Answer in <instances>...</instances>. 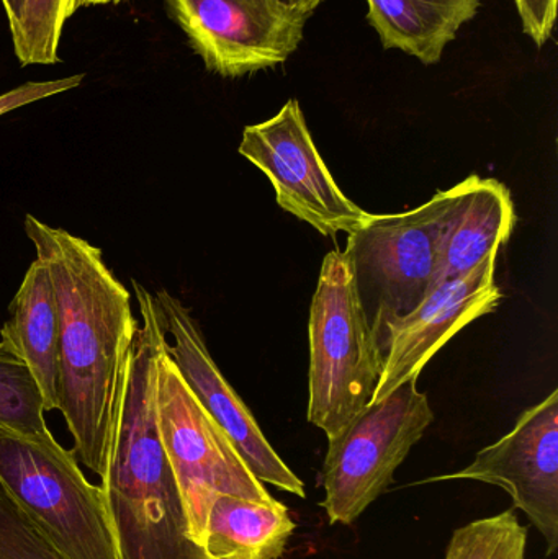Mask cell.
<instances>
[{
	"mask_svg": "<svg viewBox=\"0 0 558 559\" xmlns=\"http://www.w3.org/2000/svg\"><path fill=\"white\" fill-rule=\"evenodd\" d=\"M25 233L49 269L59 316V411L82 465L104 476L124 365L140 322L131 293L97 246L26 215Z\"/></svg>",
	"mask_w": 558,
	"mask_h": 559,
	"instance_id": "1",
	"label": "cell"
},
{
	"mask_svg": "<svg viewBox=\"0 0 558 559\" xmlns=\"http://www.w3.org/2000/svg\"><path fill=\"white\" fill-rule=\"evenodd\" d=\"M141 325L134 335L107 468L102 476L121 559H210L190 538L182 495L161 439L157 360L166 329L156 296L133 280Z\"/></svg>",
	"mask_w": 558,
	"mask_h": 559,
	"instance_id": "2",
	"label": "cell"
},
{
	"mask_svg": "<svg viewBox=\"0 0 558 559\" xmlns=\"http://www.w3.org/2000/svg\"><path fill=\"white\" fill-rule=\"evenodd\" d=\"M308 420L337 436L373 401L383 371L376 332L360 301L353 262L336 249L324 258L308 322Z\"/></svg>",
	"mask_w": 558,
	"mask_h": 559,
	"instance_id": "3",
	"label": "cell"
},
{
	"mask_svg": "<svg viewBox=\"0 0 558 559\" xmlns=\"http://www.w3.org/2000/svg\"><path fill=\"white\" fill-rule=\"evenodd\" d=\"M0 486L66 559H121L100 486L51 432L0 426Z\"/></svg>",
	"mask_w": 558,
	"mask_h": 559,
	"instance_id": "4",
	"label": "cell"
},
{
	"mask_svg": "<svg viewBox=\"0 0 558 559\" xmlns=\"http://www.w3.org/2000/svg\"><path fill=\"white\" fill-rule=\"evenodd\" d=\"M462 182L399 215H369L347 235L360 301L376 335L415 311L435 289L442 241L454 218Z\"/></svg>",
	"mask_w": 558,
	"mask_h": 559,
	"instance_id": "5",
	"label": "cell"
},
{
	"mask_svg": "<svg viewBox=\"0 0 558 559\" xmlns=\"http://www.w3.org/2000/svg\"><path fill=\"white\" fill-rule=\"evenodd\" d=\"M416 381L372 401L328 439L321 506L331 524H354L395 483L396 469L435 420L428 396Z\"/></svg>",
	"mask_w": 558,
	"mask_h": 559,
	"instance_id": "6",
	"label": "cell"
},
{
	"mask_svg": "<svg viewBox=\"0 0 558 559\" xmlns=\"http://www.w3.org/2000/svg\"><path fill=\"white\" fill-rule=\"evenodd\" d=\"M157 414L164 450L182 495L190 538L197 545L203 548L206 518L219 496L274 501L222 427L190 393L166 354V345L157 360Z\"/></svg>",
	"mask_w": 558,
	"mask_h": 559,
	"instance_id": "7",
	"label": "cell"
},
{
	"mask_svg": "<svg viewBox=\"0 0 558 559\" xmlns=\"http://www.w3.org/2000/svg\"><path fill=\"white\" fill-rule=\"evenodd\" d=\"M239 154L271 180L282 210L323 236L349 235L369 218L331 176L295 98L275 117L246 127Z\"/></svg>",
	"mask_w": 558,
	"mask_h": 559,
	"instance_id": "8",
	"label": "cell"
},
{
	"mask_svg": "<svg viewBox=\"0 0 558 559\" xmlns=\"http://www.w3.org/2000/svg\"><path fill=\"white\" fill-rule=\"evenodd\" d=\"M210 72L242 78L284 64L310 16L281 0H164Z\"/></svg>",
	"mask_w": 558,
	"mask_h": 559,
	"instance_id": "9",
	"label": "cell"
},
{
	"mask_svg": "<svg viewBox=\"0 0 558 559\" xmlns=\"http://www.w3.org/2000/svg\"><path fill=\"white\" fill-rule=\"evenodd\" d=\"M157 306L166 329V354L200 406L222 427L242 462L261 483L305 498L304 481L285 465L262 433L258 420L210 355L205 338L189 308L161 289Z\"/></svg>",
	"mask_w": 558,
	"mask_h": 559,
	"instance_id": "10",
	"label": "cell"
},
{
	"mask_svg": "<svg viewBox=\"0 0 558 559\" xmlns=\"http://www.w3.org/2000/svg\"><path fill=\"white\" fill-rule=\"evenodd\" d=\"M458 479L504 489L514 509L543 535L547 557H553L558 548V391L524 411L513 430L480 450L471 465L425 483Z\"/></svg>",
	"mask_w": 558,
	"mask_h": 559,
	"instance_id": "11",
	"label": "cell"
},
{
	"mask_svg": "<svg viewBox=\"0 0 558 559\" xmlns=\"http://www.w3.org/2000/svg\"><path fill=\"white\" fill-rule=\"evenodd\" d=\"M497 255L436 286L415 311L383 325L377 335L383 371L373 401L383 400L406 381L418 380L423 368L465 325L497 311L503 298L495 282Z\"/></svg>",
	"mask_w": 558,
	"mask_h": 559,
	"instance_id": "12",
	"label": "cell"
},
{
	"mask_svg": "<svg viewBox=\"0 0 558 559\" xmlns=\"http://www.w3.org/2000/svg\"><path fill=\"white\" fill-rule=\"evenodd\" d=\"M10 319L0 329V342L28 367L43 409L59 411V316L48 265L36 258L9 306Z\"/></svg>",
	"mask_w": 558,
	"mask_h": 559,
	"instance_id": "13",
	"label": "cell"
},
{
	"mask_svg": "<svg viewBox=\"0 0 558 559\" xmlns=\"http://www.w3.org/2000/svg\"><path fill=\"white\" fill-rule=\"evenodd\" d=\"M510 189L495 179L468 177L442 241L436 286L462 277L490 254H498L517 226Z\"/></svg>",
	"mask_w": 558,
	"mask_h": 559,
	"instance_id": "14",
	"label": "cell"
},
{
	"mask_svg": "<svg viewBox=\"0 0 558 559\" xmlns=\"http://www.w3.org/2000/svg\"><path fill=\"white\" fill-rule=\"evenodd\" d=\"M480 0H367L369 20L385 49L425 66L441 61L449 43L480 9Z\"/></svg>",
	"mask_w": 558,
	"mask_h": 559,
	"instance_id": "15",
	"label": "cell"
},
{
	"mask_svg": "<svg viewBox=\"0 0 558 559\" xmlns=\"http://www.w3.org/2000/svg\"><path fill=\"white\" fill-rule=\"evenodd\" d=\"M295 522L287 506L239 496H219L206 518L203 550L210 559H278Z\"/></svg>",
	"mask_w": 558,
	"mask_h": 559,
	"instance_id": "16",
	"label": "cell"
},
{
	"mask_svg": "<svg viewBox=\"0 0 558 559\" xmlns=\"http://www.w3.org/2000/svg\"><path fill=\"white\" fill-rule=\"evenodd\" d=\"M123 2L128 0H26L22 22L10 33L13 51L22 66L58 64L62 32L74 13Z\"/></svg>",
	"mask_w": 558,
	"mask_h": 559,
	"instance_id": "17",
	"label": "cell"
},
{
	"mask_svg": "<svg viewBox=\"0 0 558 559\" xmlns=\"http://www.w3.org/2000/svg\"><path fill=\"white\" fill-rule=\"evenodd\" d=\"M527 528L514 511L478 519L452 534L446 559H526Z\"/></svg>",
	"mask_w": 558,
	"mask_h": 559,
	"instance_id": "18",
	"label": "cell"
},
{
	"mask_svg": "<svg viewBox=\"0 0 558 559\" xmlns=\"http://www.w3.org/2000/svg\"><path fill=\"white\" fill-rule=\"evenodd\" d=\"M0 426L22 433H48L41 394L28 367L0 342Z\"/></svg>",
	"mask_w": 558,
	"mask_h": 559,
	"instance_id": "19",
	"label": "cell"
},
{
	"mask_svg": "<svg viewBox=\"0 0 558 559\" xmlns=\"http://www.w3.org/2000/svg\"><path fill=\"white\" fill-rule=\"evenodd\" d=\"M0 559H66L0 486Z\"/></svg>",
	"mask_w": 558,
	"mask_h": 559,
	"instance_id": "20",
	"label": "cell"
},
{
	"mask_svg": "<svg viewBox=\"0 0 558 559\" xmlns=\"http://www.w3.org/2000/svg\"><path fill=\"white\" fill-rule=\"evenodd\" d=\"M84 81V74L68 75V78L52 79V81H32L3 92L0 95V117L19 110L25 105L35 104V102L45 100L52 95L64 94V92L74 91Z\"/></svg>",
	"mask_w": 558,
	"mask_h": 559,
	"instance_id": "21",
	"label": "cell"
},
{
	"mask_svg": "<svg viewBox=\"0 0 558 559\" xmlns=\"http://www.w3.org/2000/svg\"><path fill=\"white\" fill-rule=\"evenodd\" d=\"M526 33L543 48L556 28L557 0H513Z\"/></svg>",
	"mask_w": 558,
	"mask_h": 559,
	"instance_id": "22",
	"label": "cell"
},
{
	"mask_svg": "<svg viewBox=\"0 0 558 559\" xmlns=\"http://www.w3.org/2000/svg\"><path fill=\"white\" fill-rule=\"evenodd\" d=\"M0 2H2L7 22H9L10 33H13L19 28L20 22H22L26 0H0Z\"/></svg>",
	"mask_w": 558,
	"mask_h": 559,
	"instance_id": "23",
	"label": "cell"
},
{
	"mask_svg": "<svg viewBox=\"0 0 558 559\" xmlns=\"http://www.w3.org/2000/svg\"><path fill=\"white\" fill-rule=\"evenodd\" d=\"M281 2L290 7V9L298 10L304 15L310 16L317 10V7L320 5L321 0H281Z\"/></svg>",
	"mask_w": 558,
	"mask_h": 559,
	"instance_id": "24",
	"label": "cell"
}]
</instances>
